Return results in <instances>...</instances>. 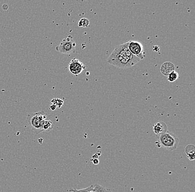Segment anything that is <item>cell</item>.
<instances>
[{
	"mask_svg": "<svg viewBox=\"0 0 195 192\" xmlns=\"http://www.w3.org/2000/svg\"><path fill=\"white\" fill-rule=\"evenodd\" d=\"M140 59L134 55L128 48V43L122 44L115 48L107 59V62L119 68H128L133 67Z\"/></svg>",
	"mask_w": 195,
	"mask_h": 192,
	"instance_id": "cell-1",
	"label": "cell"
},
{
	"mask_svg": "<svg viewBox=\"0 0 195 192\" xmlns=\"http://www.w3.org/2000/svg\"><path fill=\"white\" fill-rule=\"evenodd\" d=\"M47 117V113L44 111H41L29 114L26 119L31 129L32 130L34 133L36 134H39L43 132V124Z\"/></svg>",
	"mask_w": 195,
	"mask_h": 192,
	"instance_id": "cell-2",
	"label": "cell"
},
{
	"mask_svg": "<svg viewBox=\"0 0 195 192\" xmlns=\"http://www.w3.org/2000/svg\"><path fill=\"white\" fill-rule=\"evenodd\" d=\"M160 147L169 151H174L177 148L179 139L175 134L167 131L166 132L156 136Z\"/></svg>",
	"mask_w": 195,
	"mask_h": 192,
	"instance_id": "cell-3",
	"label": "cell"
},
{
	"mask_svg": "<svg viewBox=\"0 0 195 192\" xmlns=\"http://www.w3.org/2000/svg\"><path fill=\"white\" fill-rule=\"evenodd\" d=\"M76 44L73 41L71 36H68L66 38L63 39L59 45L56 47V50L64 54H71L75 52Z\"/></svg>",
	"mask_w": 195,
	"mask_h": 192,
	"instance_id": "cell-4",
	"label": "cell"
},
{
	"mask_svg": "<svg viewBox=\"0 0 195 192\" xmlns=\"http://www.w3.org/2000/svg\"><path fill=\"white\" fill-rule=\"evenodd\" d=\"M127 43L129 51L132 53L134 55L140 59V60L144 58L145 52L142 44L134 41H130Z\"/></svg>",
	"mask_w": 195,
	"mask_h": 192,
	"instance_id": "cell-5",
	"label": "cell"
},
{
	"mask_svg": "<svg viewBox=\"0 0 195 192\" xmlns=\"http://www.w3.org/2000/svg\"><path fill=\"white\" fill-rule=\"evenodd\" d=\"M69 72L74 75H78L86 69L85 65L77 59H73L68 65Z\"/></svg>",
	"mask_w": 195,
	"mask_h": 192,
	"instance_id": "cell-6",
	"label": "cell"
},
{
	"mask_svg": "<svg viewBox=\"0 0 195 192\" xmlns=\"http://www.w3.org/2000/svg\"><path fill=\"white\" fill-rule=\"evenodd\" d=\"M175 68L173 63L169 62L164 63L160 67V72L164 76L167 77L171 73L175 71Z\"/></svg>",
	"mask_w": 195,
	"mask_h": 192,
	"instance_id": "cell-7",
	"label": "cell"
},
{
	"mask_svg": "<svg viewBox=\"0 0 195 192\" xmlns=\"http://www.w3.org/2000/svg\"><path fill=\"white\" fill-rule=\"evenodd\" d=\"M167 131V127L166 124L164 122H158L153 126V131L156 136L165 133Z\"/></svg>",
	"mask_w": 195,
	"mask_h": 192,
	"instance_id": "cell-8",
	"label": "cell"
},
{
	"mask_svg": "<svg viewBox=\"0 0 195 192\" xmlns=\"http://www.w3.org/2000/svg\"><path fill=\"white\" fill-rule=\"evenodd\" d=\"M195 147L192 144L187 145L185 149V153L187 154V158L190 160L193 161L195 159Z\"/></svg>",
	"mask_w": 195,
	"mask_h": 192,
	"instance_id": "cell-9",
	"label": "cell"
},
{
	"mask_svg": "<svg viewBox=\"0 0 195 192\" xmlns=\"http://www.w3.org/2000/svg\"><path fill=\"white\" fill-rule=\"evenodd\" d=\"M53 128V124L50 120H46L43 124V132H49Z\"/></svg>",
	"mask_w": 195,
	"mask_h": 192,
	"instance_id": "cell-10",
	"label": "cell"
},
{
	"mask_svg": "<svg viewBox=\"0 0 195 192\" xmlns=\"http://www.w3.org/2000/svg\"><path fill=\"white\" fill-rule=\"evenodd\" d=\"M178 78L179 74L175 71H174L167 76V80L170 82H174L176 81Z\"/></svg>",
	"mask_w": 195,
	"mask_h": 192,
	"instance_id": "cell-11",
	"label": "cell"
},
{
	"mask_svg": "<svg viewBox=\"0 0 195 192\" xmlns=\"http://www.w3.org/2000/svg\"><path fill=\"white\" fill-rule=\"evenodd\" d=\"M90 22L89 19L86 18H81L78 22V26L79 27H88L89 26Z\"/></svg>",
	"mask_w": 195,
	"mask_h": 192,
	"instance_id": "cell-12",
	"label": "cell"
},
{
	"mask_svg": "<svg viewBox=\"0 0 195 192\" xmlns=\"http://www.w3.org/2000/svg\"><path fill=\"white\" fill-rule=\"evenodd\" d=\"M94 188L98 192H112L111 189L109 188H106L103 186H101L99 184H95L94 185Z\"/></svg>",
	"mask_w": 195,
	"mask_h": 192,
	"instance_id": "cell-13",
	"label": "cell"
},
{
	"mask_svg": "<svg viewBox=\"0 0 195 192\" xmlns=\"http://www.w3.org/2000/svg\"><path fill=\"white\" fill-rule=\"evenodd\" d=\"M93 188V186H91L89 187L86 188L84 189H79L78 190L76 189H73L71 188L69 189V192H91Z\"/></svg>",
	"mask_w": 195,
	"mask_h": 192,
	"instance_id": "cell-14",
	"label": "cell"
},
{
	"mask_svg": "<svg viewBox=\"0 0 195 192\" xmlns=\"http://www.w3.org/2000/svg\"><path fill=\"white\" fill-rule=\"evenodd\" d=\"M51 102L53 104L56 105L57 107H58V108H61L64 103L63 100L60 99H58V98L53 99L52 100H51Z\"/></svg>",
	"mask_w": 195,
	"mask_h": 192,
	"instance_id": "cell-15",
	"label": "cell"
},
{
	"mask_svg": "<svg viewBox=\"0 0 195 192\" xmlns=\"http://www.w3.org/2000/svg\"><path fill=\"white\" fill-rule=\"evenodd\" d=\"M56 109H57V106H56V105H54V104H52V105L49 106V109L51 111H53L55 110Z\"/></svg>",
	"mask_w": 195,
	"mask_h": 192,
	"instance_id": "cell-16",
	"label": "cell"
},
{
	"mask_svg": "<svg viewBox=\"0 0 195 192\" xmlns=\"http://www.w3.org/2000/svg\"><path fill=\"white\" fill-rule=\"evenodd\" d=\"M93 162L94 164H98V163L99 162V160L98 159H94L93 161Z\"/></svg>",
	"mask_w": 195,
	"mask_h": 192,
	"instance_id": "cell-17",
	"label": "cell"
}]
</instances>
